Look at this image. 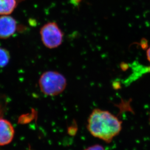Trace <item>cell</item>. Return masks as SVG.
I'll use <instances>...</instances> for the list:
<instances>
[{
  "label": "cell",
  "instance_id": "cell-7",
  "mask_svg": "<svg viewBox=\"0 0 150 150\" xmlns=\"http://www.w3.org/2000/svg\"><path fill=\"white\" fill-rule=\"evenodd\" d=\"M9 52L5 49L0 47V68L7 65L10 60Z\"/></svg>",
  "mask_w": 150,
  "mask_h": 150
},
{
  "label": "cell",
  "instance_id": "cell-9",
  "mask_svg": "<svg viewBox=\"0 0 150 150\" xmlns=\"http://www.w3.org/2000/svg\"><path fill=\"white\" fill-rule=\"evenodd\" d=\"M147 59L148 60V61H149L150 63V47L148 49L147 51Z\"/></svg>",
  "mask_w": 150,
  "mask_h": 150
},
{
  "label": "cell",
  "instance_id": "cell-5",
  "mask_svg": "<svg viewBox=\"0 0 150 150\" xmlns=\"http://www.w3.org/2000/svg\"><path fill=\"white\" fill-rule=\"evenodd\" d=\"M15 130L10 122L0 119V146L8 144L13 140Z\"/></svg>",
  "mask_w": 150,
  "mask_h": 150
},
{
  "label": "cell",
  "instance_id": "cell-1",
  "mask_svg": "<svg viewBox=\"0 0 150 150\" xmlns=\"http://www.w3.org/2000/svg\"><path fill=\"white\" fill-rule=\"evenodd\" d=\"M87 128L91 135L108 143L120 133L122 122L108 111L96 108L89 115Z\"/></svg>",
  "mask_w": 150,
  "mask_h": 150
},
{
  "label": "cell",
  "instance_id": "cell-10",
  "mask_svg": "<svg viewBox=\"0 0 150 150\" xmlns=\"http://www.w3.org/2000/svg\"><path fill=\"white\" fill-rule=\"evenodd\" d=\"M24 1V0H17L18 3H20V2H21V1Z\"/></svg>",
  "mask_w": 150,
  "mask_h": 150
},
{
  "label": "cell",
  "instance_id": "cell-8",
  "mask_svg": "<svg viewBox=\"0 0 150 150\" xmlns=\"http://www.w3.org/2000/svg\"><path fill=\"white\" fill-rule=\"evenodd\" d=\"M85 150H105L103 146L99 144H95L87 148Z\"/></svg>",
  "mask_w": 150,
  "mask_h": 150
},
{
  "label": "cell",
  "instance_id": "cell-3",
  "mask_svg": "<svg viewBox=\"0 0 150 150\" xmlns=\"http://www.w3.org/2000/svg\"><path fill=\"white\" fill-rule=\"evenodd\" d=\"M40 34L43 43L48 48H57L62 42L63 33L54 22H50L43 26Z\"/></svg>",
  "mask_w": 150,
  "mask_h": 150
},
{
  "label": "cell",
  "instance_id": "cell-6",
  "mask_svg": "<svg viewBox=\"0 0 150 150\" xmlns=\"http://www.w3.org/2000/svg\"><path fill=\"white\" fill-rule=\"evenodd\" d=\"M17 0H0V15L10 14L17 6Z\"/></svg>",
  "mask_w": 150,
  "mask_h": 150
},
{
  "label": "cell",
  "instance_id": "cell-2",
  "mask_svg": "<svg viewBox=\"0 0 150 150\" xmlns=\"http://www.w3.org/2000/svg\"><path fill=\"white\" fill-rule=\"evenodd\" d=\"M38 83L42 92L50 96L61 93L67 86L65 77L55 71L44 72L40 77Z\"/></svg>",
  "mask_w": 150,
  "mask_h": 150
},
{
  "label": "cell",
  "instance_id": "cell-4",
  "mask_svg": "<svg viewBox=\"0 0 150 150\" xmlns=\"http://www.w3.org/2000/svg\"><path fill=\"white\" fill-rule=\"evenodd\" d=\"M17 29L16 20L11 16L0 17V38L6 39L13 35Z\"/></svg>",
  "mask_w": 150,
  "mask_h": 150
}]
</instances>
